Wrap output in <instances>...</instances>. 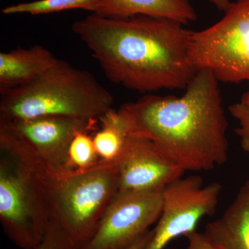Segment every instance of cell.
Masks as SVG:
<instances>
[{"label":"cell","mask_w":249,"mask_h":249,"mask_svg":"<svg viewBox=\"0 0 249 249\" xmlns=\"http://www.w3.org/2000/svg\"><path fill=\"white\" fill-rule=\"evenodd\" d=\"M72 30L108 79L127 89L150 92L186 89L196 70L190 58L193 31L169 19L92 14Z\"/></svg>","instance_id":"1"},{"label":"cell","mask_w":249,"mask_h":249,"mask_svg":"<svg viewBox=\"0 0 249 249\" xmlns=\"http://www.w3.org/2000/svg\"><path fill=\"white\" fill-rule=\"evenodd\" d=\"M219 81L209 70L196 72L180 97L146 95L126 103L132 133L150 139L186 171H208L228 160V123Z\"/></svg>","instance_id":"2"},{"label":"cell","mask_w":249,"mask_h":249,"mask_svg":"<svg viewBox=\"0 0 249 249\" xmlns=\"http://www.w3.org/2000/svg\"><path fill=\"white\" fill-rule=\"evenodd\" d=\"M114 98L90 72L58 60L29 84L1 93L0 120L67 116L99 121Z\"/></svg>","instance_id":"3"},{"label":"cell","mask_w":249,"mask_h":249,"mask_svg":"<svg viewBox=\"0 0 249 249\" xmlns=\"http://www.w3.org/2000/svg\"><path fill=\"white\" fill-rule=\"evenodd\" d=\"M46 167L11 132L0 127V222L22 249H34L52 218L46 193Z\"/></svg>","instance_id":"4"},{"label":"cell","mask_w":249,"mask_h":249,"mask_svg":"<svg viewBox=\"0 0 249 249\" xmlns=\"http://www.w3.org/2000/svg\"><path fill=\"white\" fill-rule=\"evenodd\" d=\"M52 217L66 232L73 249L91 238L106 209L119 192L115 165L101 162L84 170L44 173Z\"/></svg>","instance_id":"5"},{"label":"cell","mask_w":249,"mask_h":249,"mask_svg":"<svg viewBox=\"0 0 249 249\" xmlns=\"http://www.w3.org/2000/svg\"><path fill=\"white\" fill-rule=\"evenodd\" d=\"M190 58L196 71L209 70L219 82L249 83V0L231 3L220 20L193 31ZM241 101L249 104V89Z\"/></svg>","instance_id":"6"},{"label":"cell","mask_w":249,"mask_h":249,"mask_svg":"<svg viewBox=\"0 0 249 249\" xmlns=\"http://www.w3.org/2000/svg\"><path fill=\"white\" fill-rule=\"evenodd\" d=\"M222 185H204L201 177L178 178L162 191L161 214L146 249H165L179 236L196 231L199 222L215 213Z\"/></svg>","instance_id":"7"},{"label":"cell","mask_w":249,"mask_h":249,"mask_svg":"<svg viewBox=\"0 0 249 249\" xmlns=\"http://www.w3.org/2000/svg\"><path fill=\"white\" fill-rule=\"evenodd\" d=\"M162 191H119L81 249H128L161 214Z\"/></svg>","instance_id":"8"},{"label":"cell","mask_w":249,"mask_h":249,"mask_svg":"<svg viewBox=\"0 0 249 249\" xmlns=\"http://www.w3.org/2000/svg\"><path fill=\"white\" fill-rule=\"evenodd\" d=\"M99 121L67 117L42 116L22 120H0L31 155L52 171L67 170L68 150L80 131L90 132Z\"/></svg>","instance_id":"9"},{"label":"cell","mask_w":249,"mask_h":249,"mask_svg":"<svg viewBox=\"0 0 249 249\" xmlns=\"http://www.w3.org/2000/svg\"><path fill=\"white\" fill-rule=\"evenodd\" d=\"M119 191H160L184 170L164 157L150 140L132 133L115 163Z\"/></svg>","instance_id":"10"},{"label":"cell","mask_w":249,"mask_h":249,"mask_svg":"<svg viewBox=\"0 0 249 249\" xmlns=\"http://www.w3.org/2000/svg\"><path fill=\"white\" fill-rule=\"evenodd\" d=\"M57 58L39 45L0 53V93L34 81L55 65Z\"/></svg>","instance_id":"11"},{"label":"cell","mask_w":249,"mask_h":249,"mask_svg":"<svg viewBox=\"0 0 249 249\" xmlns=\"http://www.w3.org/2000/svg\"><path fill=\"white\" fill-rule=\"evenodd\" d=\"M95 14L120 19L147 16L183 25L196 20L197 16L189 0H101Z\"/></svg>","instance_id":"12"},{"label":"cell","mask_w":249,"mask_h":249,"mask_svg":"<svg viewBox=\"0 0 249 249\" xmlns=\"http://www.w3.org/2000/svg\"><path fill=\"white\" fill-rule=\"evenodd\" d=\"M204 234L220 249H249V181L222 216L206 226Z\"/></svg>","instance_id":"13"},{"label":"cell","mask_w":249,"mask_h":249,"mask_svg":"<svg viewBox=\"0 0 249 249\" xmlns=\"http://www.w3.org/2000/svg\"><path fill=\"white\" fill-rule=\"evenodd\" d=\"M99 123L101 129L93 137L95 149L101 162L115 165L132 134L130 124L121 108H111Z\"/></svg>","instance_id":"14"},{"label":"cell","mask_w":249,"mask_h":249,"mask_svg":"<svg viewBox=\"0 0 249 249\" xmlns=\"http://www.w3.org/2000/svg\"><path fill=\"white\" fill-rule=\"evenodd\" d=\"M101 0H36L6 6L3 14L47 15L73 9H83L95 14Z\"/></svg>","instance_id":"15"},{"label":"cell","mask_w":249,"mask_h":249,"mask_svg":"<svg viewBox=\"0 0 249 249\" xmlns=\"http://www.w3.org/2000/svg\"><path fill=\"white\" fill-rule=\"evenodd\" d=\"M89 132L80 131L72 139L68 150L67 170H84L101 163Z\"/></svg>","instance_id":"16"},{"label":"cell","mask_w":249,"mask_h":249,"mask_svg":"<svg viewBox=\"0 0 249 249\" xmlns=\"http://www.w3.org/2000/svg\"><path fill=\"white\" fill-rule=\"evenodd\" d=\"M34 249H73V247L58 221L52 217L43 239Z\"/></svg>","instance_id":"17"},{"label":"cell","mask_w":249,"mask_h":249,"mask_svg":"<svg viewBox=\"0 0 249 249\" xmlns=\"http://www.w3.org/2000/svg\"><path fill=\"white\" fill-rule=\"evenodd\" d=\"M229 110L238 121L239 127L235 132L240 138L241 147L249 155V104L240 101L231 105Z\"/></svg>","instance_id":"18"},{"label":"cell","mask_w":249,"mask_h":249,"mask_svg":"<svg viewBox=\"0 0 249 249\" xmlns=\"http://www.w3.org/2000/svg\"><path fill=\"white\" fill-rule=\"evenodd\" d=\"M188 240L186 249H220L208 238L204 232L194 231L185 236Z\"/></svg>","instance_id":"19"},{"label":"cell","mask_w":249,"mask_h":249,"mask_svg":"<svg viewBox=\"0 0 249 249\" xmlns=\"http://www.w3.org/2000/svg\"><path fill=\"white\" fill-rule=\"evenodd\" d=\"M152 235H153V230H149L145 235H142L128 249H146L151 240Z\"/></svg>","instance_id":"20"},{"label":"cell","mask_w":249,"mask_h":249,"mask_svg":"<svg viewBox=\"0 0 249 249\" xmlns=\"http://www.w3.org/2000/svg\"><path fill=\"white\" fill-rule=\"evenodd\" d=\"M213 4H214L219 11H227L228 8L231 4V1L229 0H210Z\"/></svg>","instance_id":"21"},{"label":"cell","mask_w":249,"mask_h":249,"mask_svg":"<svg viewBox=\"0 0 249 249\" xmlns=\"http://www.w3.org/2000/svg\"></svg>","instance_id":"22"}]
</instances>
